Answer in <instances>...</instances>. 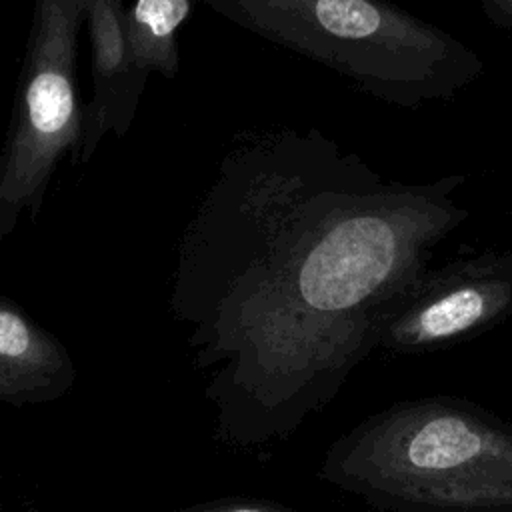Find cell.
<instances>
[{
    "label": "cell",
    "mask_w": 512,
    "mask_h": 512,
    "mask_svg": "<svg viewBox=\"0 0 512 512\" xmlns=\"http://www.w3.org/2000/svg\"><path fill=\"white\" fill-rule=\"evenodd\" d=\"M66 348L16 302L0 296V400L46 402L74 380Z\"/></svg>",
    "instance_id": "52a82bcc"
},
{
    "label": "cell",
    "mask_w": 512,
    "mask_h": 512,
    "mask_svg": "<svg viewBox=\"0 0 512 512\" xmlns=\"http://www.w3.org/2000/svg\"><path fill=\"white\" fill-rule=\"evenodd\" d=\"M78 0H34L10 128L0 150V238L38 218L58 162L78 164L84 104L76 58Z\"/></svg>",
    "instance_id": "277c9868"
},
{
    "label": "cell",
    "mask_w": 512,
    "mask_h": 512,
    "mask_svg": "<svg viewBox=\"0 0 512 512\" xmlns=\"http://www.w3.org/2000/svg\"><path fill=\"white\" fill-rule=\"evenodd\" d=\"M78 6L88 28L92 66V100L84 104L78 154L84 164L108 132L126 134L146 82L130 66L124 0H78Z\"/></svg>",
    "instance_id": "8992f818"
},
{
    "label": "cell",
    "mask_w": 512,
    "mask_h": 512,
    "mask_svg": "<svg viewBox=\"0 0 512 512\" xmlns=\"http://www.w3.org/2000/svg\"><path fill=\"white\" fill-rule=\"evenodd\" d=\"M512 314V250L430 270L386 322L378 346L414 354L474 338Z\"/></svg>",
    "instance_id": "5b68a950"
},
{
    "label": "cell",
    "mask_w": 512,
    "mask_h": 512,
    "mask_svg": "<svg viewBox=\"0 0 512 512\" xmlns=\"http://www.w3.org/2000/svg\"><path fill=\"white\" fill-rule=\"evenodd\" d=\"M178 512H302L264 498H222L196 504Z\"/></svg>",
    "instance_id": "9c48e42d"
},
{
    "label": "cell",
    "mask_w": 512,
    "mask_h": 512,
    "mask_svg": "<svg viewBox=\"0 0 512 512\" xmlns=\"http://www.w3.org/2000/svg\"><path fill=\"white\" fill-rule=\"evenodd\" d=\"M198 2L402 108L450 102L486 68L460 38L388 0Z\"/></svg>",
    "instance_id": "3957f363"
},
{
    "label": "cell",
    "mask_w": 512,
    "mask_h": 512,
    "mask_svg": "<svg viewBox=\"0 0 512 512\" xmlns=\"http://www.w3.org/2000/svg\"><path fill=\"white\" fill-rule=\"evenodd\" d=\"M194 0H134L126 8L130 66L140 80L152 72L172 80L180 68L178 30Z\"/></svg>",
    "instance_id": "ba28073f"
},
{
    "label": "cell",
    "mask_w": 512,
    "mask_h": 512,
    "mask_svg": "<svg viewBox=\"0 0 512 512\" xmlns=\"http://www.w3.org/2000/svg\"><path fill=\"white\" fill-rule=\"evenodd\" d=\"M318 474L380 512H512V422L462 398L398 402L334 440Z\"/></svg>",
    "instance_id": "7a4b0ae2"
},
{
    "label": "cell",
    "mask_w": 512,
    "mask_h": 512,
    "mask_svg": "<svg viewBox=\"0 0 512 512\" xmlns=\"http://www.w3.org/2000/svg\"><path fill=\"white\" fill-rule=\"evenodd\" d=\"M464 182L384 180L316 130L264 132L224 158L174 302L200 364H222L208 394L230 444L288 438L334 400L468 218Z\"/></svg>",
    "instance_id": "6da1fadb"
}]
</instances>
